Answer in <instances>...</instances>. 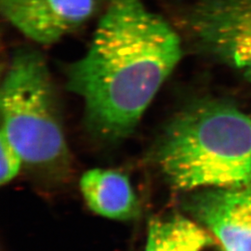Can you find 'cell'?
I'll list each match as a JSON object with an SVG mask.
<instances>
[{
  "instance_id": "1",
  "label": "cell",
  "mask_w": 251,
  "mask_h": 251,
  "mask_svg": "<svg viewBox=\"0 0 251 251\" xmlns=\"http://www.w3.org/2000/svg\"><path fill=\"white\" fill-rule=\"evenodd\" d=\"M181 55L179 35L143 0H108L88 51L66 73L90 132L110 144L132 134Z\"/></svg>"
},
{
  "instance_id": "2",
  "label": "cell",
  "mask_w": 251,
  "mask_h": 251,
  "mask_svg": "<svg viewBox=\"0 0 251 251\" xmlns=\"http://www.w3.org/2000/svg\"><path fill=\"white\" fill-rule=\"evenodd\" d=\"M152 158L173 188H229L251 182V118L230 103L201 100L164 127Z\"/></svg>"
},
{
  "instance_id": "3",
  "label": "cell",
  "mask_w": 251,
  "mask_h": 251,
  "mask_svg": "<svg viewBox=\"0 0 251 251\" xmlns=\"http://www.w3.org/2000/svg\"><path fill=\"white\" fill-rule=\"evenodd\" d=\"M1 130L24 162L39 171L67 169L70 155L59 102L42 55L23 48L15 51L2 82Z\"/></svg>"
},
{
  "instance_id": "4",
  "label": "cell",
  "mask_w": 251,
  "mask_h": 251,
  "mask_svg": "<svg viewBox=\"0 0 251 251\" xmlns=\"http://www.w3.org/2000/svg\"><path fill=\"white\" fill-rule=\"evenodd\" d=\"M188 26L205 53L251 82V0H198Z\"/></svg>"
},
{
  "instance_id": "5",
  "label": "cell",
  "mask_w": 251,
  "mask_h": 251,
  "mask_svg": "<svg viewBox=\"0 0 251 251\" xmlns=\"http://www.w3.org/2000/svg\"><path fill=\"white\" fill-rule=\"evenodd\" d=\"M227 251H251V182L229 188L197 190L184 202Z\"/></svg>"
},
{
  "instance_id": "6",
  "label": "cell",
  "mask_w": 251,
  "mask_h": 251,
  "mask_svg": "<svg viewBox=\"0 0 251 251\" xmlns=\"http://www.w3.org/2000/svg\"><path fill=\"white\" fill-rule=\"evenodd\" d=\"M5 18L25 36L52 45L93 15L96 0H0Z\"/></svg>"
},
{
  "instance_id": "7",
  "label": "cell",
  "mask_w": 251,
  "mask_h": 251,
  "mask_svg": "<svg viewBox=\"0 0 251 251\" xmlns=\"http://www.w3.org/2000/svg\"><path fill=\"white\" fill-rule=\"evenodd\" d=\"M80 189L87 205L101 217L127 221L140 213V204L130 180L120 171L90 170L81 177Z\"/></svg>"
},
{
  "instance_id": "8",
  "label": "cell",
  "mask_w": 251,
  "mask_h": 251,
  "mask_svg": "<svg viewBox=\"0 0 251 251\" xmlns=\"http://www.w3.org/2000/svg\"><path fill=\"white\" fill-rule=\"evenodd\" d=\"M161 221L169 251H227L213 233L195 220L175 215Z\"/></svg>"
},
{
  "instance_id": "9",
  "label": "cell",
  "mask_w": 251,
  "mask_h": 251,
  "mask_svg": "<svg viewBox=\"0 0 251 251\" xmlns=\"http://www.w3.org/2000/svg\"><path fill=\"white\" fill-rule=\"evenodd\" d=\"M0 182L2 185L10 182L18 175L24 159L17 148L2 130L0 133Z\"/></svg>"
},
{
  "instance_id": "10",
  "label": "cell",
  "mask_w": 251,
  "mask_h": 251,
  "mask_svg": "<svg viewBox=\"0 0 251 251\" xmlns=\"http://www.w3.org/2000/svg\"><path fill=\"white\" fill-rule=\"evenodd\" d=\"M144 251H169L164 240L161 219L152 220L150 223Z\"/></svg>"
}]
</instances>
